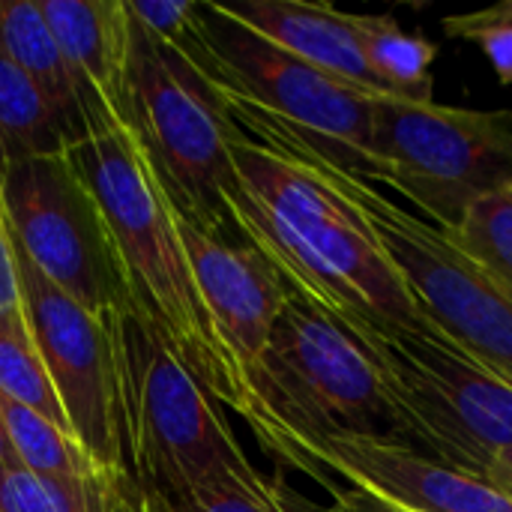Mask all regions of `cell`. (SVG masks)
Wrapping results in <instances>:
<instances>
[{
	"label": "cell",
	"mask_w": 512,
	"mask_h": 512,
	"mask_svg": "<svg viewBox=\"0 0 512 512\" xmlns=\"http://www.w3.org/2000/svg\"><path fill=\"white\" fill-rule=\"evenodd\" d=\"M0 204L21 252L78 306L96 318L135 309L105 216L66 150L12 165Z\"/></svg>",
	"instance_id": "10"
},
{
	"label": "cell",
	"mask_w": 512,
	"mask_h": 512,
	"mask_svg": "<svg viewBox=\"0 0 512 512\" xmlns=\"http://www.w3.org/2000/svg\"><path fill=\"white\" fill-rule=\"evenodd\" d=\"M441 24H444L447 36L477 42L480 51L486 54V60L492 63L498 81L501 84H512V21L486 18L477 9V12L447 15Z\"/></svg>",
	"instance_id": "24"
},
{
	"label": "cell",
	"mask_w": 512,
	"mask_h": 512,
	"mask_svg": "<svg viewBox=\"0 0 512 512\" xmlns=\"http://www.w3.org/2000/svg\"><path fill=\"white\" fill-rule=\"evenodd\" d=\"M120 123L180 219L216 240L246 243L234 219L240 180L231 156L243 132L216 84L177 45L150 36L132 15Z\"/></svg>",
	"instance_id": "6"
},
{
	"label": "cell",
	"mask_w": 512,
	"mask_h": 512,
	"mask_svg": "<svg viewBox=\"0 0 512 512\" xmlns=\"http://www.w3.org/2000/svg\"><path fill=\"white\" fill-rule=\"evenodd\" d=\"M0 393L75 435L42 363V354L33 342V333L24 321L21 303L0 312Z\"/></svg>",
	"instance_id": "21"
},
{
	"label": "cell",
	"mask_w": 512,
	"mask_h": 512,
	"mask_svg": "<svg viewBox=\"0 0 512 512\" xmlns=\"http://www.w3.org/2000/svg\"><path fill=\"white\" fill-rule=\"evenodd\" d=\"M0 512H156V507L126 471L42 477L9 465L0 468Z\"/></svg>",
	"instance_id": "17"
},
{
	"label": "cell",
	"mask_w": 512,
	"mask_h": 512,
	"mask_svg": "<svg viewBox=\"0 0 512 512\" xmlns=\"http://www.w3.org/2000/svg\"><path fill=\"white\" fill-rule=\"evenodd\" d=\"M18 306V282H15V255H12V240H9V225L6 213L0 204V312Z\"/></svg>",
	"instance_id": "27"
},
{
	"label": "cell",
	"mask_w": 512,
	"mask_h": 512,
	"mask_svg": "<svg viewBox=\"0 0 512 512\" xmlns=\"http://www.w3.org/2000/svg\"><path fill=\"white\" fill-rule=\"evenodd\" d=\"M9 465H18V462H15L12 447H9V441H6V435H3V429H0V468H9Z\"/></svg>",
	"instance_id": "30"
},
{
	"label": "cell",
	"mask_w": 512,
	"mask_h": 512,
	"mask_svg": "<svg viewBox=\"0 0 512 512\" xmlns=\"http://www.w3.org/2000/svg\"><path fill=\"white\" fill-rule=\"evenodd\" d=\"M363 57L384 96L408 102H435L432 63L438 45L423 33H408L393 15H354Z\"/></svg>",
	"instance_id": "18"
},
{
	"label": "cell",
	"mask_w": 512,
	"mask_h": 512,
	"mask_svg": "<svg viewBox=\"0 0 512 512\" xmlns=\"http://www.w3.org/2000/svg\"><path fill=\"white\" fill-rule=\"evenodd\" d=\"M177 48L216 84L246 138L372 186L381 180L372 153L375 96L273 45L219 0L195 3V21Z\"/></svg>",
	"instance_id": "3"
},
{
	"label": "cell",
	"mask_w": 512,
	"mask_h": 512,
	"mask_svg": "<svg viewBox=\"0 0 512 512\" xmlns=\"http://www.w3.org/2000/svg\"><path fill=\"white\" fill-rule=\"evenodd\" d=\"M156 512H315L306 498L288 489L279 477L267 489L210 486L192 489L174 498L153 501Z\"/></svg>",
	"instance_id": "23"
},
{
	"label": "cell",
	"mask_w": 512,
	"mask_h": 512,
	"mask_svg": "<svg viewBox=\"0 0 512 512\" xmlns=\"http://www.w3.org/2000/svg\"><path fill=\"white\" fill-rule=\"evenodd\" d=\"M315 165L366 216L405 288L438 333L512 387L510 288L474 261L450 231L408 213L372 183L354 180L324 162Z\"/></svg>",
	"instance_id": "9"
},
{
	"label": "cell",
	"mask_w": 512,
	"mask_h": 512,
	"mask_svg": "<svg viewBox=\"0 0 512 512\" xmlns=\"http://www.w3.org/2000/svg\"><path fill=\"white\" fill-rule=\"evenodd\" d=\"M228 15L270 39L273 45L291 51L309 66L381 99V87L363 57L354 12H342L330 3L303 0H240L222 3Z\"/></svg>",
	"instance_id": "15"
},
{
	"label": "cell",
	"mask_w": 512,
	"mask_h": 512,
	"mask_svg": "<svg viewBox=\"0 0 512 512\" xmlns=\"http://www.w3.org/2000/svg\"><path fill=\"white\" fill-rule=\"evenodd\" d=\"M492 489H498L504 498H510L512 501V447L507 450H501L495 459H492V465L486 468V477H483Z\"/></svg>",
	"instance_id": "28"
},
{
	"label": "cell",
	"mask_w": 512,
	"mask_h": 512,
	"mask_svg": "<svg viewBox=\"0 0 512 512\" xmlns=\"http://www.w3.org/2000/svg\"><path fill=\"white\" fill-rule=\"evenodd\" d=\"M0 48L18 63L54 111L66 150L87 141L99 129L120 123L66 60L51 27L45 24L39 0H0Z\"/></svg>",
	"instance_id": "14"
},
{
	"label": "cell",
	"mask_w": 512,
	"mask_h": 512,
	"mask_svg": "<svg viewBox=\"0 0 512 512\" xmlns=\"http://www.w3.org/2000/svg\"><path fill=\"white\" fill-rule=\"evenodd\" d=\"M453 237L512 291V189L477 201Z\"/></svg>",
	"instance_id": "22"
},
{
	"label": "cell",
	"mask_w": 512,
	"mask_h": 512,
	"mask_svg": "<svg viewBox=\"0 0 512 512\" xmlns=\"http://www.w3.org/2000/svg\"><path fill=\"white\" fill-rule=\"evenodd\" d=\"M486 18H498V21H512V0H504V3H495V6H486L480 9Z\"/></svg>",
	"instance_id": "29"
},
{
	"label": "cell",
	"mask_w": 512,
	"mask_h": 512,
	"mask_svg": "<svg viewBox=\"0 0 512 512\" xmlns=\"http://www.w3.org/2000/svg\"><path fill=\"white\" fill-rule=\"evenodd\" d=\"M63 150L66 138L54 111L18 63L0 48V177L24 159Z\"/></svg>",
	"instance_id": "19"
},
{
	"label": "cell",
	"mask_w": 512,
	"mask_h": 512,
	"mask_svg": "<svg viewBox=\"0 0 512 512\" xmlns=\"http://www.w3.org/2000/svg\"><path fill=\"white\" fill-rule=\"evenodd\" d=\"M0 429L12 447L18 468L42 477H87L102 471L96 459L78 444L75 435L63 432L42 414L6 399L0 393Z\"/></svg>",
	"instance_id": "20"
},
{
	"label": "cell",
	"mask_w": 512,
	"mask_h": 512,
	"mask_svg": "<svg viewBox=\"0 0 512 512\" xmlns=\"http://www.w3.org/2000/svg\"><path fill=\"white\" fill-rule=\"evenodd\" d=\"M297 471L324 483L342 477L408 512H512V501L483 477L423 456L414 447L381 438H330L300 453Z\"/></svg>",
	"instance_id": "12"
},
{
	"label": "cell",
	"mask_w": 512,
	"mask_h": 512,
	"mask_svg": "<svg viewBox=\"0 0 512 512\" xmlns=\"http://www.w3.org/2000/svg\"><path fill=\"white\" fill-rule=\"evenodd\" d=\"M177 228L204 309L243 378H249L291 297V285L252 243L216 240L180 216Z\"/></svg>",
	"instance_id": "13"
},
{
	"label": "cell",
	"mask_w": 512,
	"mask_h": 512,
	"mask_svg": "<svg viewBox=\"0 0 512 512\" xmlns=\"http://www.w3.org/2000/svg\"><path fill=\"white\" fill-rule=\"evenodd\" d=\"M66 156L105 216L132 306L162 333L210 396L249 423V384L204 309L177 213L135 138L123 123H111L69 147Z\"/></svg>",
	"instance_id": "2"
},
{
	"label": "cell",
	"mask_w": 512,
	"mask_h": 512,
	"mask_svg": "<svg viewBox=\"0 0 512 512\" xmlns=\"http://www.w3.org/2000/svg\"><path fill=\"white\" fill-rule=\"evenodd\" d=\"M39 9L66 60L120 120L129 51L126 0H39Z\"/></svg>",
	"instance_id": "16"
},
{
	"label": "cell",
	"mask_w": 512,
	"mask_h": 512,
	"mask_svg": "<svg viewBox=\"0 0 512 512\" xmlns=\"http://www.w3.org/2000/svg\"><path fill=\"white\" fill-rule=\"evenodd\" d=\"M372 153L378 183L456 234L477 201L512 189V111L381 96L372 102Z\"/></svg>",
	"instance_id": "7"
},
{
	"label": "cell",
	"mask_w": 512,
	"mask_h": 512,
	"mask_svg": "<svg viewBox=\"0 0 512 512\" xmlns=\"http://www.w3.org/2000/svg\"><path fill=\"white\" fill-rule=\"evenodd\" d=\"M327 492H330L333 504L324 512H408L363 492V489H354V486H330Z\"/></svg>",
	"instance_id": "26"
},
{
	"label": "cell",
	"mask_w": 512,
	"mask_h": 512,
	"mask_svg": "<svg viewBox=\"0 0 512 512\" xmlns=\"http://www.w3.org/2000/svg\"><path fill=\"white\" fill-rule=\"evenodd\" d=\"M246 381L252 396L246 426L288 468H297L306 447L330 438H381L411 447L360 342L294 288Z\"/></svg>",
	"instance_id": "4"
},
{
	"label": "cell",
	"mask_w": 512,
	"mask_h": 512,
	"mask_svg": "<svg viewBox=\"0 0 512 512\" xmlns=\"http://www.w3.org/2000/svg\"><path fill=\"white\" fill-rule=\"evenodd\" d=\"M12 255L24 321L78 444L102 468L126 471L117 360L108 321L96 318L48 282L15 240Z\"/></svg>",
	"instance_id": "11"
},
{
	"label": "cell",
	"mask_w": 512,
	"mask_h": 512,
	"mask_svg": "<svg viewBox=\"0 0 512 512\" xmlns=\"http://www.w3.org/2000/svg\"><path fill=\"white\" fill-rule=\"evenodd\" d=\"M357 342L375 363L414 450L486 477L492 459L512 447V387L453 342L429 333Z\"/></svg>",
	"instance_id": "8"
},
{
	"label": "cell",
	"mask_w": 512,
	"mask_h": 512,
	"mask_svg": "<svg viewBox=\"0 0 512 512\" xmlns=\"http://www.w3.org/2000/svg\"><path fill=\"white\" fill-rule=\"evenodd\" d=\"M234 219L285 282L348 336H405L438 327L420 312L366 216L309 159L237 138ZM450 342V339H447Z\"/></svg>",
	"instance_id": "1"
},
{
	"label": "cell",
	"mask_w": 512,
	"mask_h": 512,
	"mask_svg": "<svg viewBox=\"0 0 512 512\" xmlns=\"http://www.w3.org/2000/svg\"><path fill=\"white\" fill-rule=\"evenodd\" d=\"M114 342L126 471L153 498L192 489H267L219 402L138 312L105 318Z\"/></svg>",
	"instance_id": "5"
},
{
	"label": "cell",
	"mask_w": 512,
	"mask_h": 512,
	"mask_svg": "<svg viewBox=\"0 0 512 512\" xmlns=\"http://www.w3.org/2000/svg\"><path fill=\"white\" fill-rule=\"evenodd\" d=\"M198 0H126L129 15L156 39L180 45L195 21Z\"/></svg>",
	"instance_id": "25"
}]
</instances>
